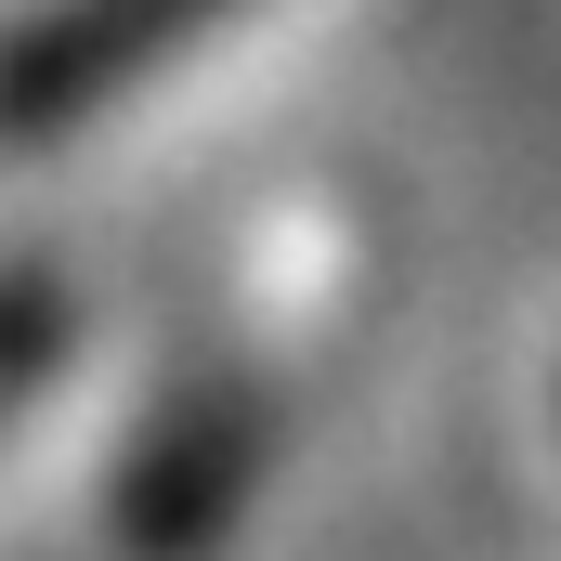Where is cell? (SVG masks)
I'll return each mask as SVG.
<instances>
[{"mask_svg":"<svg viewBox=\"0 0 561 561\" xmlns=\"http://www.w3.org/2000/svg\"><path fill=\"white\" fill-rule=\"evenodd\" d=\"M222 0H66L53 26H26L13 39V66H0V118L13 131H39V118H79V105H105L118 79H144L183 26H209Z\"/></svg>","mask_w":561,"mask_h":561,"instance_id":"cell-1","label":"cell"}]
</instances>
